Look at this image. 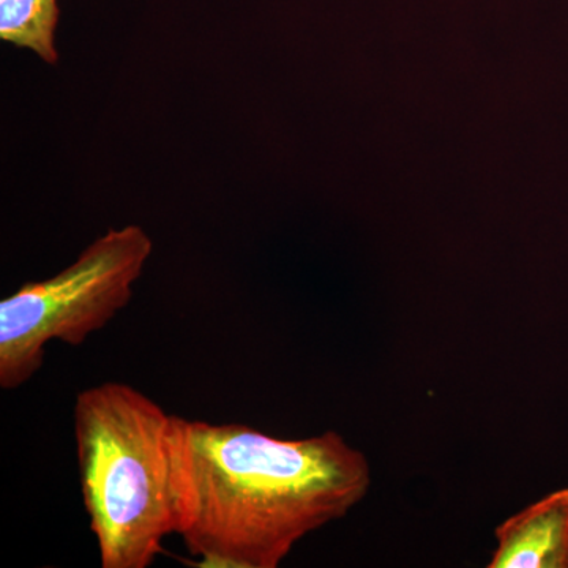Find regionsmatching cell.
<instances>
[{"mask_svg": "<svg viewBox=\"0 0 568 568\" xmlns=\"http://www.w3.org/2000/svg\"><path fill=\"white\" fill-rule=\"evenodd\" d=\"M153 250L138 224L100 235L69 267L22 284L0 302V387L24 386L44 364L47 345H84L132 301Z\"/></svg>", "mask_w": 568, "mask_h": 568, "instance_id": "3957f363", "label": "cell"}, {"mask_svg": "<svg viewBox=\"0 0 568 568\" xmlns=\"http://www.w3.org/2000/svg\"><path fill=\"white\" fill-rule=\"evenodd\" d=\"M59 0H0V39L52 65L59 61Z\"/></svg>", "mask_w": 568, "mask_h": 568, "instance_id": "5b68a950", "label": "cell"}, {"mask_svg": "<svg viewBox=\"0 0 568 568\" xmlns=\"http://www.w3.org/2000/svg\"><path fill=\"white\" fill-rule=\"evenodd\" d=\"M82 503L103 568H149L174 534L173 416L132 386L103 383L74 402Z\"/></svg>", "mask_w": 568, "mask_h": 568, "instance_id": "7a4b0ae2", "label": "cell"}, {"mask_svg": "<svg viewBox=\"0 0 568 568\" xmlns=\"http://www.w3.org/2000/svg\"><path fill=\"white\" fill-rule=\"evenodd\" d=\"M170 448L174 534L203 567L276 568L372 485L365 455L335 432L286 440L173 416Z\"/></svg>", "mask_w": 568, "mask_h": 568, "instance_id": "6da1fadb", "label": "cell"}, {"mask_svg": "<svg viewBox=\"0 0 568 568\" xmlns=\"http://www.w3.org/2000/svg\"><path fill=\"white\" fill-rule=\"evenodd\" d=\"M495 536L488 568H568V488L511 515Z\"/></svg>", "mask_w": 568, "mask_h": 568, "instance_id": "277c9868", "label": "cell"}]
</instances>
